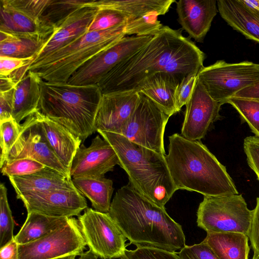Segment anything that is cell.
<instances>
[{
	"label": "cell",
	"mask_w": 259,
	"mask_h": 259,
	"mask_svg": "<svg viewBox=\"0 0 259 259\" xmlns=\"http://www.w3.org/2000/svg\"><path fill=\"white\" fill-rule=\"evenodd\" d=\"M226 103L230 104L237 110L241 119L259 137V101L233 97L228 99Z\"/></svg>",
	"instance_id": "1f68e13d"
},
{
	"label": "cell",
	"mask_w": 259,
	"mask_h": 259,
	"mask_svg": "<svg viewBox=\"0 0 259 259\" xmlns=\"http://www.w3.org/2000/svg\"><path fill=\"white\" fill-rule=\"evenodd\" d=\"M234 97L259 101V82L238 92Z\"/></svg>",
	"instance_id": "f6af8a7d"
},
{
	"label": "cell",
	"mask_w": 259,
	"mask_h": 259,
	"mask_svg": "<svg viewBox=\"0 0 259 259\" xmlns=\"http://www.w3.org/2000/svg\"><path fill=\"white\" fill-rule=\"evenodd\" d=\"M0 124V167L2 168L7 161L10 151L19 135L21 124L14 119L4 121Z\"/></svg>",
	"instance_id": "e575fe53"
},
{
	"label": "cell",
	"mask_w": 259,
	"mask_h": 259,
	"mask_svg": "<svg viewBox=\"0 0 259 259\" xmlns=\"http://www.w3.org/2000/svg\"><path fill=\"white\" fill-rule=\"evenodd\" d=\"M140 94L136 108L120 135L139 145L166 155L164 134L169 116L148 97Z\"/></svg>",
	"instance_id": "30bf717a"
},
{
	"label": "cell",
	"mask_w": 259,
	"mask_h": 259,
	"mask_svg": "<svg viewBox=\"0 0 259 259\" xmlns=\"http://www.w3.org/2000/svg\"><path fill=\"white\" fill-rule=\"evenodd\" d=\"M246 8L259 15V0H239Z\"/></svg>",
	"instance_id": "bcb514c9"
},
{
	"label": "cell",
	"mask_w": 259,
	"mask_h": 259,
	"mask_svg": "<svg viewBox=\"0 0 259 259\" xmlns=\"http://www.w3.org/2000/svg\"><path fill=\"white\" fill-rule=\"evenodd\" d=\"M69 219L51 217L34 212L27 213L26 221L14 236V239L18 245L31 242L62 226Z\"/></svg>",
	"instance_id": "f546056e"
},
{
	"label": "cell",
	"mask_w": 259,
	"mask_h": 259,
	"mask_svg": "<svg viewBox=\"0 0 259 259\" xmlns=\"http://www.w3.org/2000/svg\"><path fill=\"white\" fill-rule=\"evenodd\" d=\"M38 111L21 124L19 135L10 151L8 160L31 158L70 177L69 171L57 157L49 144L39 119Z\"/></svg>",
	"instance_id": "4fadbf2b"
},
{
	"label": "cell",
	"mask_w": 259,
	"mask_h": 259,
	"mask_svg": "<svg viewBox=\"0 0 259 259\" xmlns=\"http://www.w3.org/2000/svg\"><path fill=\"white\" fill-rule=\"evenodd\" d=\"M152 37L136 35L124 37L82 65L67 82L79 85L97 84L106 74L144 46Z\"/></svg>",
	"instance_id": "5bb4252c"
},
{
	"label": "cell",
	"mask_w": 259,
	"mask_h": 259,
	"mask_svg": "<svg viewBox=\"0 0 259 259\" xmlns=\"http://www.w3.org/2000/svg\"><path fill=\"white\" fill-rule=\"evenodd\" d=\"M126 259H181L176 252L147 246L137 247L134 250L126 249Z\"/></svg>",
	"instance_id": "8d00e7d4"
},
{
	"label": "cell",
	"mask_w": 259,
	"mask_h": 259,
	"mask_svg": "<svg viewBox=\"0 0 259 259\" xmlns=\"http://www.w3.org/2000/svg\"><path fill=\"white\" fill-rule=\"evenodd\" d=\"M252 216L242 194L204 196L197 224L206 233L238 232L248 236Z\"/></svg>",
	"instance_id": "52a82bcc"
},
{
	"label": "cell",
	"mask_w": 259,
	"mask_h": 259,
	"mask_svg": "<svg viewBox=\"0 0 259 259\" xmlns=\"http://www.w3.org/2000/svg\"><path fill=\"white\" fill-rule=\"evenodd\" d=\"M76 256L75 254H71L53 259H75Z\"/></svg>",
	"instance_id": "c3c4849f"
},
{
	"label": "cell",
	"mask_w": 259,
	"mask_h": 259,
	"mask_svg": "<svg viewBox=\"0 0 259 259\" xmlns=\"http://www.w3.org/2000/svg\"><path fill=\"white\" fill-rule=\"evenodd\" d=\"M243 149L247 163L259 181V137L254 136L245 138Z\"/></svg>",
	"instance_id": "ab89813d"
},
{
	"label": "cell",
	"mask_w": 259,
	"mask_h": 259,
	"mask_svg": "<svg viewBox=\"0 0 259 259\" xmlns=\"http://www.w3.org/2000/svg\"><path fill=\"white\" fill-rule=\"evenodd\" d=\"M47 140L55 154L69 171L72 160L82 141L60 123L38 111Z\"/></svg>",
	"instance_id": "603a6c76"
},
{
	"label": "cell",
	"mask_w": 259,
	"mask_h": 259,
	"mask_svg": "<svg viewBox=\"0 0 259 259\" xmlns=\"http://www.w3.org/2000/svg\"><path fill=\"white\" fill-rule=\"evenodd\" d=\"M9 178L17 197L32 192L76 189L71 177L47 166L33 174Z\"/></svg>",
	"instance_id": "7402d4cb"
},
{
	"label": "cell",
	"mask_w": 259,
	"mask_h": 259,
	"mask_svg": "<svg viewBox=\"0 0 259 259\" xmlns=\"http://www.w3.org/2000/svg\"><path fill=\"white\" fill-rule=\"evenodd\" d=\"M98 256L94 254L90 249L86 251L83 252L80 254L79 257L77 259H97ZM121 259H126L125 254L120 257Z\"/></svg>",
	"instance_id": "7dc6e473"
},
{
	"label": "cell",
	"mask_w": 259,
	"mask_h": 259,
	"mask_svg": "<svg viewBox=\"0 0 259 259\" xmlns=\"http://www.w3.org/2000/svg\"><path fill=\"white\" fill-rule=\"evenodd\" d=\"M17 198L23 202L27 213L54 217H78L87 208L85 198L76 188L29 193Z\"/></svg>",
	"instance_id": "9a60e30c"
},
{
	"label": "cell",
	"mask_w": 259,
	"mask_h": 259,
	"mask_svg": "<svg viewBox=\"0 0 259 259\" xmlns=\"http://www.w3.org/2000/svg\"><path fill=\"white\" fill-rule=\"evenodd\" d=\"M158 16L157 14L151 13L129 20L124 26L125 35L154 36L163 26L158 20Z\"/></svg>",
	"instance_id": "4dcf8cb0"
},
{
	"label": "cell",
	"mask_w": 259,
	"mask_h": 259,
	"mask_svg": "<svg viewBox=\"0 0 259 259\" xmlns=\"http://www.w3.org/2000/svg\"><path fill=\"white\" fill-rule=\"evenodd\" d=\"M252 259H259V255L253 254Z\"/></svg>",
	"instance_id": "681fc988"
},
{
	"label": "cell",
	"mask_w": 259,
	"mask_h": 259,
	"mask_svg": "<svg viewBox=\"0 0 259 259\" xmlns=\"http://www.w3.org/2000/svg\"><path fill=\"white\" fill-rule=\"evenodd\" d=\"M182 29L163 26L137 52L117 65L99 82L103 94L134 91L145 78L166 72L180 82L203 66L204 53Z\"/></svg>",
	"instance_id": "6da1fadb"
},
{
	"label": "cell",
	"mask_w": 259,
	"mask_h": 259,
	"mask_svg": "<svg viewBox=\"0 0 259 259\" xmlns=\"http://www.w3.org/2000/svg\"><path fill=\"white\" fill-rule=\"evenodd\" d=\"M119 160L111 145L97 135L90 146L83 145L77 149L69 169L72 178L104 177L107 172L113 171Z\"/></svg>",
	"instance_id": "e0dca14e"
},
{
	"label": "cell",
	"mask_w": 259,
	"mask_h": 259,
	"mask_svg": "<svg viewBox=\"0 0 259 259\" xmlns=\"http://www.w3.org/2000/svg\"><path fill=\"white\" fill-rule=\"evenodd\" d=\"M54 34H17L0 31V56L34 60Z\"/></svg>",
	"instance_id": "d4e9b609"
},
{
	"label": "cell",
	"mask_w": 259,
	"mask_h": 259,
	"mask_svg": "<svg viewBox=\"0 0 259 259\" xmlns=\"http://www.w3.org/2000/svg\"><path fill=\"white\" fill-rule=\"evenodd\" d=\"M130 17L120 11L113 9H100L91 24L88 32L102 31L124 25Z\"/></svg>",
	"instance_id": "836d02e7"
},
{
	"label": "cell",
	"mask_w": 259,
	"mask_h": 259,
	"mask_svg": "<svg viewBox=\"0 0 259 259\" xmlns=\"http://www.w3.org/2000/svg\"><path fill=\"white\" fill-rule=\"evenodd\" d=\"M168 139L165 158L177 190L195 191L204 196L239 194L226 167L200 141L178 133Z\"/></svg>",
	"instance_id": "3957f363"
},
{
	"label": "cell",
	"mask_w": 259,
	"mask_h": 259,
	"mask_svg": "<svg viewBox=\"0 0 259 259\" xmlns=\"http://www.w3.org/2000/svg\"><path fill=\"white\" fill-rule=\"evenodd\" d=\"M52 0H0V31L50 35L58 28L49 24L44 12Z\"/></svg>",
	"instance_id": "7c38bea8"
},
{
	"label": "cell",
	"mask_w": 259,
	"mask_h": 259,
	"mask_svg": "<svg viewBox=\"0 0 259 259\" xmlns=\"http://www.w3.org/2000/svg\"><path fill=\"white\" fill-rule=\"evenodd\" d=\"M39 111L60 123L82 142L95 130L103 97L97 84L72 85L41 79Z\"/></svg>",
	"instance_id": "277c9868"
},
{
	"label": "cell",
	"mask_w": 259,
	"mask_h": 259,
	"mask_svg": "<svg viewBox=\"0 0 259 259\" xmlns=\"http://www.w3.org/2000/svg\"><path fill=\"white\" fill-rule=\"evenodd\" d=\"M218 12L225 21L246 38L259 43V15L239 0H218Z\"/></svg>",
	"instance_id": "cb8c5ba5"
},
{
	"label": "cell",
	"mask_w": 259,
	"mask_h": 259,
	"mask_svg": "<svg viewBox=\"0 0 259 259\" xmlns=\"http://www.w3.org/2000/svg\"><path fill=\"white\" fill-rule=\"evenodd\" d=\"M109 214L130 243L175 252L185 245L180 224L161 207L128 184L119 189L111 201Z\"/></svg>",
	"instance_id": "7a4b0ae2"
},
{
	"label": "cell",
	"mask_w": 259,
	"mask_h": 259,
	"mask_svg": "<svg viewBox=\"0 0 259 259\" xmlns=\"http://www.w3.org/2000/svg\"><path fill=\"white\" fill-rule=\"evenodd\" d=\"M97 132L114 149L119 165L127 174L131 185L144 197L164 207L177 190L168 169L166 155L139 145L120 134Z\"/></svg>",
	"instance_id": "5b68a950"
},
{
	"label": "cell",
	"mask_w": 259,
	"mask_h": 259,
	"mask_svg": "<svg viewBox=\"0 0 259 259\" xmlns=\"http://www.w3.org/2000/svg\"><path fill=\"white\" fill-rule=\"evenodd\" d=\"M46 166L31 158H20L7 161L1 168L3 176L8 177L29 175L38 171Z\"/></svg>",
	"instance_id": "d590c367"
},
{
	"label": "cell",
	"mask_w": 259,
	"mask_h": 259,
	"mask_svg": "<svg viewBox=\"0 0 259 259\" xmlns=\"http://www.w3.org/2000/svg\"><path fill=\"white\" fill-rule=\"evenodd\" d=\"M178 22L191 37L202 42L218 12L216 0H179Z\"/></svg>",
	"instance_id": "d6986e66"
},
{
	"label": "cell",
	"mask_w": 259,
	"mask_h": 259,
	"mask_svg": "<svg viewBox=\"0 0 259 259\" xmlns=\"http://www.w3.org/2000/svg\"><path fill=\"white\" fill-rule=\"evenodd\" d=\"M248 238L254 255H259V197L256 198V204L252 210Z\"/></svg>",
	"instance_id": "7bdbcfd3"
},
{
	"label": "cell",
	"mask_w": 259,
	"mask_h": 259,
	"mask_svg": "<svg viewBox=\"0 0 259 259\" xmlns=\"http://www.w3.org/2000/svg\"><path fill=\"white\" fill-rule=\"evenodd\" d=\"M175 2V0H92L83 1L82 5L98 10H117L128 15L131 20L151 13L158 16L164 15Z\"/></svg>",
	"instance_id": "484cf974"
},
{
	"label": "cell",
	"mask_w": 259,
	"mask_h": 259,
	"mask_svg": "<svg viewBox=\"0 0 259 259\" xmlns=\"http://www.w3.org/2000/svg\"><path fill=\"white\" fill-rule=\"evenodd\" d=\"M140 94L136 91L103 94L95 121L99 131L121 134L135 111Z\"/></svg>",
	"instance_id": "ac0fdd59"
},
{
	"label": "cell",
	"mask_w": 259,
	"mask_h": 259,
	"mask_svg": "<svg viewBox=\"0 0 259 259\" xmlns=\"http://www.w3.org/2000/svg\"><path fill=\"white\" fill-rule=\"evenodd\" d=\"M14 89L0 92V123L14 119L13 110Z\"/></svg>",
	"instance_id": "60d3db41"
},
{
	"label": "cell",
	"mask_w": 259,
	"mask_h": 259,
	"mask_svg": "<svg viewBox=\"0 0 259 259\" xmlns=\"http://www.w3.org/2000/svg\"><path fill=\"white\" fill-rule=\"evenodd\" d=\"M180 81L166 72H158L143 80L134 91L151 100L169 117L177 113L175 94Z\"/></svg>",
	"instance_id": "44dd1931"
},
{
	"label": "cell",
	"mask_w": 259,
	"mask_h": 259,
	"mask_svg": "<svg viewBox=\"0 0 259 259\" xmlns=\"http://www.w3.org/2000/svg\"><path fill=\"white\" fill-rule=\"evenodd\" d=\"M0 259H19L18 244L14 238L1 248Z\"/></svg>",
	"instance_id": "ee69618b"
},
{
	"label": "cell",
	"mask_w": 259,
	"mask_h": 259,
	"mask_svg": "<svg viewBox=\"0 0 259 259\" xmlns=\"http://www.w3.org/2000/svg\"><path fill=\"white\" fill-rule=\"evenodd\" d=\"M248 236L238 232L207 233L203 241L220 259H248Z\"/></svg>",
	"instance_id": "83f0119b"
},
{
	"label": "cell",
	"mask_w": 259,
	"mask_h": 259,
	"mask_svg": "<svg viewBox=\"0 0 259 259\" xmlns=\"http://www.w3.org/2000/svg\"><path fill=\"white\" fill-rule=\"evenodd\" d=\"M78 222L87 245L102 259L120 258L127 240L109 213L87 208Z\"/></svg>",
	"instance_id": "9c48e42d"
},
{
	"label": "cell",
	"mask_w": 259,
	"mask_h": 259,
	"mask_svg": "<svg viewBox=\"0 0 259 259\" xmlns=\"http://www.w3.org/2000/svg\"><path fill=\"white\" fill-rule=\"evenodd\" d=\"M98 12L96 8L83 6L71 13L59 26L52 38L34 60L67 45L88 32Z\"/></svg>",
	"instance_id": "ffe728a7"
},
{
	"label": "cell",
	"mask_w": 259,
	"mask_h": 259,
	"mask_svg": "<svg viewBox=\"0 0 259 259\" xmlns=\"http://www.w3.org/2000/svg\"><path fill=\"white\" fill-rule=\"evenodd\" d=\"M223 104L208 94L197 78L190 99L186 104V112L181 135L193 141L203 139L212 124L221 117Z\"/></svg>",
	"instance_id": "2e32d148"
},
{
	"label": "cell",
	"mask_w": 259,
	"mask_h": 259,
	"mask_svg": "<svg viewBox=\"0 0 259 259\" xmlns=\"http://www.w3.org/2000/svg\"><path fill=\"white\" fill-rule=\"evenodd\" d=\"M87 243L78 220L70 218L62 226L31 242L18 245L19 259H53L80 255Z\"/></svg>",
	"instance_id": "8fae6325"
},
{
	"label": "cell",
	"mask_w": 259,
	"mask_h": 259,
	"mask_svg": "<svg viewBox=\"0 0 259 259\" xmlns=\"http://www.w3.org/2000/svg\"><path fill=\"white\" fill-rule=\"evenodd\" d=\"M197 73H191L185 77L179 84L175 94L176 106L179 112L190 99L193 92Z\"/></svg>",
	"instance_id": "f35d334b"
},
{
	"label": "cell",
	"mask_w": 259,
	"mask_h": 259,
	"mask_svg": "<svg viewBox=\"0 0 259 259\" xmlns=\"http://www.w3.org/2000/svg\"><path fill=\"white\" fill-rule=\"evenodd\" d=\"M181 259H220L204 241L193 245H185L178 253Z\"/></svg>",
	"instance_id": "74e56055"
},
{
	"label": "cell",
	"mask_w": 259,
	"mask_h": 259,
	"mask_svg": "<svg viewBox=\"0 0 259 259\" xmlns=\"http://www.w3.org/2000/svg\"><path fill=\"white\" fill-rule=\"evenodd\" d=\"M125 25L88 32L67 45L34 60L28 71L44 81L67 82L85 63L125 37Z\"/></svg>",
	"instance_id": "8992f818"
},
{
	"label": "cell",
	"mask_w": 259,
	"mask_h": 259,
	"mask_svg": "<svg viewBox=\"0 0 259 259\" xmlns=\"http://www.w3.org/2000/svg\"><path fill=\"white\" fill-rule=\"evenodd\" d=\"M41 78L28 71L14 89L13 118L18 123L39 110Z\"/></svg>",
	"instance_id": "4316f807"
},
{
	"label": "cell",
	"mask_w": 259,
	"mask_h": 259,
	"mask_svg": "<svg viewBox=\"0 0 259 259\" xmlns=\"http://www.w3.org/2000/svg\"><path fill=\"white\" fill-rule=\"evenodd\" d=\"M75 187L87 197L95 210L108 213L114 190L112 180L105 177L72 178Z\"/></svg>",
	"instance_id": "f1b7e54d"
},
{
	"label": "cell",
	"mask_w": 259,
	"mask_h": 259,
	"mask_svg": "<svg viewBox=\"0 0 259 259\" xmlns=\"http://www.w3.org/2000/svg\"><path fill=\"white\" fill-rule=\"evenodd\" d=\"M197 76L210 97L224 104L239 91L259 82V64L218 60L201 67Z\"/></svg>",
	"instance_id": "ba28073f"
},
{
	"label": "cell",
	"mask_w": 259,
	"mask_h": 259,
	"mask_svg": "<svg viewBox=\"0 0 259 259\" xmlns=\"http://www.w3.org/2000/svg\"><path fill=\"white\" fill-rule=\"evenodd\" d=\"M15 223L7 195V189L4 184L0 185V247L14 238Z\"/></svg>",
	"instance_id": "d6a6232c"
},
{
	"label": "cell",
	"mask_w": 259,
	"mask_h": 259,
	"mask_svg": "<svg viewBox=\"0 0 259 259\" xmlns=\"http://www.w3.org/2000/svg\"><path fill=\"white\" fill-rule=\"evenodd\" d=\"M33 60L0 56V76L9 75L19 68L31 64Z\"/></svg>",
	"instance_id": "b9f144b4"
}]
</instances>
